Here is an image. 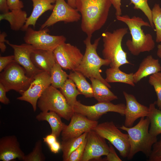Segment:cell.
<instances>
[{
    "label": "cell",
    "instance_id": "6da1fadb",
    "mask_svg": "<svg viewBox=\"0 0 161 161\" xmlns=\"http://www.w3.org/2000/svg\"><path fill=\"white\" fill-rule=\"evenodd\" d=\"M111 0H77L76 8L80 13L82 31L87 36H92L106 23Z\"/></svg>",
    "mask_w": 161,
    "mask_h": 161
},
{
    "label": "cell",
    "instance_id": "7a4b0ae2",
    "mask_svg": "<svg viewBox=\"0 0 161 161\" xmlns=\"http://www.w3.org/2000/svg\"><path fill=\"white\" fill-rule=\"evenodd\" d=\"M116 18L126 24L130 31L131 39H128L126 45L131 54L138 56L142 52H149L154 49L155 43L152 35L145 34L141 29L142 26L151 27L149 23L135 16L130 17L127 15H121Z\"/></svg>",
    "mask_w": 161,
    "mask_h": 161
},
{
    "label": "cell",
    "instance_id": "3957f363",
    "mask_svg": "<svg viewBox=\"0 0 161 161\" xmlns=\"http://www.w3.org/2000/svg\"><path fill=\"white\" fill-rule=\"evenodd\" d=\"M150 121L147 116L141 118L139 122L135 126L130 127L124 125L120 129L126 131L128 135L130 149L127 157L131 160L137 153L141 152L148 158L153 145L157 141L156 136L149 132Z\"/></svg>",
    "mask_w": 161,
    "mask_h": 161
},
{
    "label": "cell",
    "instance_id": "277c9868",
    "mask_svg": "<svg viewBox=\"0 0 161 161\" xmlns=\"http://www.w3.org/2000/svg\"><path fill=\"white\" fill-rule=\"evenodd\" d=\"M128 29L126 27L120 28L112 32H104L102 34V55L104 59L110 61V67L119 68L123 65L130 64L127 60V53L122 46L123 38L128 33Z\"/></svg>",
    "mask_w": 161,
    "mask_h": 161
},
{
    "label": "cell",
    "instance_id": "5b68a950",
    "mask_svg": "<svg viewBox=\"0 0 161 161\" xmlns=\"http://www.w3.org/2000/svg\"><path fill=\"white\" fill-rule=\"evenodd\" d=\"M92 37L87 36L84 40L86 47L85 52L80 65L74 71L80 72L89 78L97 79L109 88H111L110 85L106 81L100 74L101 67L108 66L110 62L108 60L101 58L97 53V49L101 37L96 39L93 43L92 44Z\"/></svg>",
    "mask_w": 161,
    "mask_h": 161
},
{
    "label": "cell",
    "instance_id": "8992f818",
    "mask_svg": "<svg viewBox=\"0 0 161 161\" xmlns=\"http://www.w3.org/2000/svg\"><path fill=\"white\" fill-rule=\"evenodd\" d=\"M37 106L42 112H54L67 120H70L74 113L73 108L69 104L60 90L51 85L39 98Z\"/></svg>",
    "mask_w": 161,
    "mask_h": 161
},
{
    "label": "cell",
    "instance_id": "52a82bcc",
    "mask_svg": "<svg viewBox=\"0 0 161 161\" xmlns=\"http://www.w3.org/2000/svg\"><path fill=\"white\" fill-rule=\"evenodd\" d=\"M34 77L28 76L24 68L13 61L0 73V83L7 92L14 90L21 95L28 88Z\"/></svg>",
    "mask_w": 161,
    "mask_h": 161
},
{
    "label": "cell",
    "instance_id": "ba28073f",
    "mask_svg": "<svg viewBox=\"0 0 161 161\" xmlns=\"http://www.w3.org/2000/svg\"><path fill=\"white\" fill-rule=\"evenodd\" d=\"M92 130L108 140L123 158L127 157L130 149L128 135L122 132L113 121L98 124Z\"/></svg>",
    "mask_w": 161,
    "mask_h": 161
},
{
    "label": "cell",
    "instance_id": "9c48e42d",
    "mask_svg": "<svg viewBox=\"0 0 161 161\" xmlns=\"http://www.w3.org/2000/svg\"><path fill=\"white\" fill-rule=\"evenodd\" d=\"M49 31L47 28L35 30L29 27L25 31L24 40L35 49L53 51L58 46L65 43L66 38L63 35H50L48 33Z\"/></svg>",
    "mask_w": 161,
    "mask_h": 161
},
{
    "label": "cell",
    "instance_id": "30bf717a",
    "mask_svg": "<svg viewBox=\"0 0 161 161\" xmlns=\"http://www.w3.org/2000/svg\"><path fill=\"white\" fill-rule=\"evenodd\" d=\"M125 108L126 105L123 103L115 104L111 102H101L87 106L77 100L73 107L74 113L80 114L93 121H97L103 115L110 112L124 115Z\"/></svg>",
    "mask_w": 161,
    "mask_h": 161
},
{
    "label": "cell",
    "instance_id": "8fae6325",
    "mask_svg": "<svg viewBox=\"0 0 161 161\" xmlns=\"http://www.w3.org/2000/svg\"><path fill=\"white\" fill-rule=\"evenodd\" d=\"M56 62L65 70L74 71L80 65L83 55L77 47L65 42L53 51Z\"/></svg>",
    "mask_w": 161,
    "mask_h": 161
},
{
    "label": "cell",
    "instance_id": "7c38bea8",
    "mask_svg": "<svg viewBox=\"0 0 161 161\" xmlns=\"http://www.w3.org/2000/svg\"><path fill=\"white\" fill-rule=\"evenodd\" d=\"M51 83L50 73L42 71L35 76L28 88L17 99L30 103L35 112L39 98Z\"/></svg>",
    "mask_w": 161,
    "mask_h": 161
},
{
    "label": "cell",
    "instance_id": "4fadbf2b",
    "mask_svg": "<svg viewBox=\"0 0 161 161\" xmlns=\"http://www.w3.org/2000/svg\"><path fill=\"white\" fill-rule=\"evenodd\" d=\"M81 18L77 9L70 6L64 0H56L52 12L41 25V29L47 28L60 21L65 23L77 22Z\"/></svg>",
    "mask_w": 161,
    "mask_h": 161
},
{
    "label": "cell",
    "instance_id": "5bb4252c",
    "mask_svg": "<svg viewBox=\"0 0 161 161\" xmlns=\"http://www.w3.org/2000/svg\"><path fill=\"white\" fill-rule=\"evenodd\" d=\"M86 143L81 161H89L92 159L99 160L103 156H106L109 152V146L106 139L95 131L87 132Z\"/></svg>",
    "mask_w": 161,
    "mask_h": 161
},
{
    "label": "cell",
    "instance_id": "9a60e30c",
    "mask_svg": "<svg viewBox=\"0 0 161 161\" xmlns=\"http://www.w3.org/2000/svg\"><path fill=\"white\" fill-rule=\"evenodd\" d=\"M98 124L97 121L89 119L80 114L74 113L61 133L62 140L78 137L85 132H88Z\"/></svg>",
    "mask_w": 161,
    "mask_h": 161
},
{
    "label": "cell",
    "instance_id": "2e32d148",
    "mask_svg": "<svg viewBox=\"0 0 161 161\" xmlns=\"http://www.w3.org/2000/svg\"><path fill=\"white\" fill-rule=\"evenodd\" d=\"M6 43L13 49L15 61L24 68L28 76L34 77L43 71L36 68L32 62L31 54L35 49L32 45L26 43L19 45L14 44L8 40Z\"/></svg>",
    "mask_w": 161,
    "mask_h": 161
},
{
    "label": "cell",
    "instance_id": "e0dca14e",
    "mask_svg": "<svg viewBox=\"0 0 161 161\" xmlns=\"http://www.w3.org/2000/svg\"><path fill=\"white\" fill-rule=\"evenodd\" d=\"M123 93L126 103L124 126L130 127L133 126L138 119L148 116L149 108L140 103L134 95L125 91H123Z\"/></svg>",
    "mask_w": 161,
    "mask_h": 161
},
{
    "label": "cell",
    "instance_id": "ac0fdd59",
    "mask_svg": "<svg viewBox=\"0 0 161 161\" xmlns=\"http://www.w3.org/2000/svg\"><path fill=\"white\" fill-rule=\"evenodd\" d=\"M25 155L16 136H6L0 138V160L10 161L18 159L23 161Z\"/></svg>",
    "mask_w": 161,
    "mask_h": 161
},
{
    "label": "cell",
    "instance_id": "d6986e66",
    "mask_svg": "<svg viewBox=\"0 0 161 161\" xmlns=\"http://www.w3.org/2000/svg\"><path fill=\"white\" fill-rule=\"evenodd\" d=\"M31 58L36 68L49 73L56 63L53 51H51L35 49L31 54Z\"/></svg>",
    "mask_w": 161,
    "mask_h": 161
},
{
    "label": "cell",
    "instance_id": "ffe728a7",
    "mask_svg": "<svg viewBox=\"0 0 161 161\" xmlns=\"http://www.w3.org/2000/svg\"><path fill=\"white\" fill-rule=\"evenodd\" d=\"M161 71L159 60L149 55L144 58L137 71L133 74L134 81L137 83L144 78Z\"/></svg>",
    "mask_w": 161,
    "mask_h": 161
},
{
    "label": "cell",
    "instance_id": "44dd1931",
    "mask_svg": "<svg viewBox=\"0 0 161 161\" xmlns=\"http://www.w3.org/2000/svg\"><path fill=\"white\" fill-rule=\"evenodd\" d=\"M32 2L33 8L30 16L27 17L26 22L21 30L25 31L32 25L35 27L36 22L39 18L45 12L52 10L56 0H30Z\"/></svg>",
    "mask_w": 161,
    "mask_h": 161
},
{
    "label": "cell",
    "instance_id": "7402d4cb",
    "mask_svg": "<svg viewBox=\"0 0 161 161\" xmlns=\"http://www.w3.org/2000/svg\"><path fill=\"white\" fill-rule=\"evenodd\" d=\"M27 18L26 12L22 9L13 10L0 15V21L4 20L7 21L11 29L15 31L21 30Z\"/></svg>",
    "mask_w": 161,
    "mask_h": 161
},
{
    "label": "cell",
    "instance_id": "603a6c76",
    "mask_svg": "<svg viewBox=\"0 0 161 161\" xmlns=\"http://www.w3.org/2000/svg\"><path fill=\"white\" fill-rule=\"evenodd\" d=\"M89 79L92 83L94 97L98 102H111L118 99L117 97L101 81L93 78Z\"/></svg>",
    "mask_w": 161,
    "mask_h": 161
},
{
    "label": "cell",
    "instance_id": "cb8c5ba5",
    "mask_svg": "<svg viewBox=\"0 0 161 161\" xmlns=\"http://www.w3.org/2000/svg\"><path fill=\"white\" fill-rule=\"evenodd\" d=\"M61 117L54 112H41L36 116V118L38 121H45L49 124L51 133L59 137L61 132L67 126L63 123Z\"/></svg>",
    "mask_w": 161,
    "mask_h": 161
},
{
    "label": "cell",
    "instance_id": "d4e9b609",
    "mask_svg": "<svg viewBox=\"0 0 161 161\" xmlns=\"http://www.w3.org/2000/svg\"><path fill=\"white\" fill-rule=\"evenodd\" d=\"M106 74L105 80L108 83L119 82L135 86L133 73L128 74L120 70L119 68L110 67L106 69Z\"/></svg>",
    "mask_w": 161,
    "mask_h": 161
},
{
    "label": "cell",
    "instance_id": "484cf974",
    "mask_svg": "<svg viewBox=\"0 0 161 161\" xmlns=\"http://www.w3.org/2000/svg\"><path fill=\"white\" fill-rule=\"evenodd\" d=\"M68 78L74 82L78 90L85 97H94L92 85L87 81L83 74L76 71L70 72L68 75Z\"/></svg>",
    "mask_w": 161,
    "mask_h": 161
},
{
    "label": "cell",
    "instance_id": "4316f807",
    "mask_svg": "<svg viewBox=\"0 0 161 161\" xmlns=\"http://www.w3.org/2000/svg\"><path fill=\"white\" fill-rule=\"evenodd\" d=\"M156 104L155 101L149 105L148 117L150 121L149 132L151 135L157 137L161 134V109L157 108Z\"/></svg>",
    "mask_w": 161,
    "mask_h": 161
},
{
    "label": "cell",
    "instance_id": "83f0119b",
    "mask_svg": "<svg viewBox=\"0 0 161 161\" xmlns=\"http://www.w3.org/2000/svg\"><path fill=\"white\" fill-rule=\"evenodd\" d=\"M88 132H85L80 136L62 140L61 144L64 161H67L70 154L78 148L86 139Z\"/></svg>",
    "mask_w": 161,
    "mask_h": 161
},
{
    "label": "cell",
    "instance_id": "f1b7e54d",
    "mask_svg": "<svg viewBox=\"0 0 161 161\" xmlns=\"http://www.w3.org/2000/svg\"><path fill=\"white\" fill-rule=\"evenodd\" d=\"M76 88L74 82L68 78L63 86L59 89L69 104L73 108L77 101V96L81 95Z\"/></svg>",
    "mask_w": 161,
    "mask_h": 161
},
{
    "label": "cell",
    "instance_id": "f546056e",
    "mask_svg": "<svg viewBox=\"0 0 161 161\" xmlns=\"http://www.w3.org/2000/svg\"><path fill=\"white\" fill-rule=\"evenodd\" d=\"M50 74L51 81V85L56 89L61 88L68 78V75L56 63L51 68Z\"/></svg>",
    "mask_w": 161,
    "mask_h": 161
},
{
    "label": "cell",
    "instance_id": "4dcf8cb0",
    "mask_svg": "<svg viewBox=\"0 0 161 161\" xmlns=\"http://www.w3.org/2000/svg\"><path fill=\"white\" fill-rule=\"evenodd\" d=\"M152 10V20L156 31V42H161V7L159 4H154Z\"/></svg>",
    "mask_w": 161,
    "mask_h": 161
},
{
    "label": "cell",
    "instance_id": "1f68e13d",
    "mask_svg": "<svg viewBox=\"0 0 161 161\" xmlns=\"http://www.w3.org/2000/svg\"><path fill=\"white\" fill-rule=\"evenodd\" d=\"M46 157L42 151V142L41 140L37 141L32 151L25 155L23 161H44Z\"/></svg>",
    "mask_w": 161,
    "mask_h": 161
},
{
    "label": "cell",
    "instance_id": "d6a6232c",
    "mask_svg": "<svg viewBox=\"0 0 161 161\" xmlns=\"http://www.w3.org/2000/svg\"><path fill=\"white\" fill-rule=\"evenodd\" d=\"M148 82L153 86L156 93L157 100L156 104L161 109V72L153 74L149 76Z\"/></svg>",
    "mask_w": 161,
    "mask_h": 161
},
{
    "label": "cell",
    "instance_id": "836d02e7",
    "mask_svg": "<svg viewBox=\"0 0 161 161\" xmlns=\"http://www.w3.org/2000/svg\"><path fill=\"white\" fill-rule=\"evenodd\" d=\"M130 4L134 5V9L140 10L146 16L151 27L154 29V26L152 20V10L148 3V0H130Z\"/></svg>",
    "mask_w": 161,
    "mask_h": 161
},
{
    "label": "cell",
    "instance_id": "e575fe53",
    "mask_svg": "<svg viewBox=\"0 0 161 161\" xmlns=\"http://www.w3.org/2000/svg\"><path fill=\"white\" fill-rule=\"evenodd\" d=\"M86 143V138L84 142L70 155L67 161H81Z\"/></svg>",
    "mask_w": 161,
    "mask_h": 161
},
{
    "label": "cell",
    "instance_id": "d590c367",
    "mask_svg": "<svg viewBox=\"0 0 161 161\" xmlns=\"http://www.w3.org/2000/svg\"><path fill=\"white\" fill-rule=\"evenodd\" d=\"M148 160L161 161V137L160 140L153 145Z\"/></svg>",
    "mask_w": 161,
    "mask_h": 161
},
{
    "label": "cell",
    "instance_id": "8d00e7d4",
    "mask_svg": "<svg viewBox=\"0 0 161 161\" xmlns=\"http://www.w3.org/2000/svg\"><path fill=\"white\" fill-rule=\"evenodd\" d=\"M109 151L106 157L103 159V161H121L122 160L119 157L114 148L112 144H109Z\"/></svg>",
    "mask_w": 161,
    "mask_h": 161
},
{
    "label": "cell",
    "instance_id": "74e56055",
    "mask_svg": "<svg viewBox=\"0 0 161 161\" xmlns=\"http://www.w3.org/2000/svg\"><path fill=\"white\" fill-rule=\"evenodd\" d=\"M7 3L9 10L21 9L24 7L23 2L20 0H7Z\"/></svg>",
    "mask_w": 161,
    "mask_h": 161
},
{
    "label": "cell",
    "instance_id": "f35d334b",
    "mask_svg": "<svg viewBox=\"0 0 161 161\" xmlns=\"http://www.w3.org/2000/svg\"><path fill=\"white\" fill-rule=\"evenodd\" d=\"M15 61L14 55L0 57V72L11 63Z\"/></svg>",
    "mask_w": 161,
    "mask_h": 161
},
{
    "label": "cell",
    "instance_id": "ab89813d",
    "mask_svg": "<svg viewBox=\"0 0 161 161\" xmlns=\"http://www.w3.org/2000/svg\"><path fill=\"white\" fill-rule=\"evenodd\" d=\"M7 92L4 86L0 83V102L5 105H8L10 103L9 99L6 96Z\"/></svg>",
    "mask_w": 161,
    "mask_h": 161
},
{
    "label": "cell",
    "instance_id": "60d3db41",
    "mask_svg": "<svg viewBox=\"0 0 161 161\" xmlns=\"http://www.w3.org/2000/svg\"><path fill=\"white\" fill-rule=\"evenodd\" d=\"M112 5L115 10L116 16H121L122 10L121 8V0H111Z\"/></svg>",
    "mask_w": 161,
    "mask_h": 161
},
{
    "label": "cell",
    "instance_id": "b9f144b4",
    "mask_svg": "<svg viewBox=\"0 0 161 161\" xmlns=\"http://www.w3.org/2000/svg\"><path fill=\"white\" fill-rule=\"evenodd\" d=\"M57 137L55 134L51 133L43 137V139L44 142L49 146L57 141Z\"/></svg>",
    "mask_w": 161,
    "mask_h": 161
},
{
    "label": "cell",
    "instance_id": "7bdbcfd3",
    "mask_svg": "<svg viewBox=\"0 0 161 161\" xmlns=\"http://www.w3.org/2000/svg\"><path fill=\"white\" fill-rule=\"evenodd\" d=\"M7 36V33L4 32H2L0 34V49L1 52H4L6 49V46L5 44L7 40L5 38Z\"/></svg>",
    "mask_w": 161,
    "mask_h": 161
},
{
    "label": "cell",
    "instance_id": "ee69618b",
    "mask_svg": "<svg viewBox=\"0 0 161 161\" xmlns=\"http://www.w3.org/2000/svg\"><path fill=\"white\" fill-rule=\"evenodd\" d=\"M48 146L51 152L54 154L58 153L61 148V144L57 140Z\"/></svg>",
    "mask_w": 161,
    "mask_h": 161
},
{
    "label": "cell",
    "instance_id": "f6af8a7d",
    "mask_svg": "<svg viewBox=\"0 0 161 161\" xmlns=\"http://www.w3.org/2000/svg\"><path fill=\"white\" fill-rule=\"evenodd\" d=\"M7 0H0V10L2 13H4L9 11L7 3Z\"/></svg>",
    "mask_w": 161,
    "mask_h": 161
},
{
    "label": "cell",
    "instance_id": "bcb514c9",
    "mask_svg": "<svg viewBox=\"0 0 161 161\" xmlns=\"http://www.w3.org/2000/svg\"><path fill=\"white\" fill-rule=\"evenodd\" d=\"M77 0H67V3L72 7L76 8V3Z\"/></svg>",
    "mask_w": 161,
    "mask_h": 161
},
{
    "label": "cell",
    "instance_id": "7dc6e473",
    "mask_svg": "<svg viewBox=\"0 0 161 161\" xmlns=\"http://www.w3.org/2000/svg\"><path fill=\"white\" fill-rule=\"evenodd\" d=\"M157 55L158 57L161 58V42L157 46Z\"/></svg>",
    "mask_w": 161,
    "mask_h": 161
}]
</instances>
